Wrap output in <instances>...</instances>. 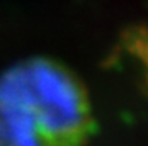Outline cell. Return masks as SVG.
<instances>
[{
    "instance_id": "cell-1",
    "label": "cell",
    "mask_w": 148,
    "mask_h": 146,
    "mask_svg": "<svg viewBox=\"0 0 148 146\" xmlns=\"http://www.w3.org/2000/svg\"><path fill=\"white\" fill-rule=\"evenodd\" d=\"M94 128L87 90L49 58L0 73V146H85Z\"/></svg>"
}]
</instances>
